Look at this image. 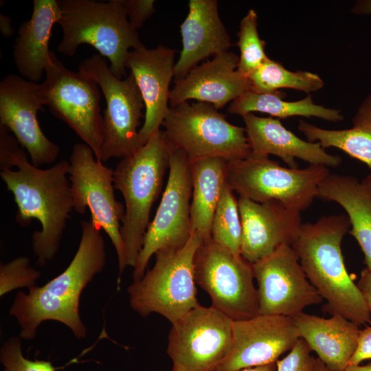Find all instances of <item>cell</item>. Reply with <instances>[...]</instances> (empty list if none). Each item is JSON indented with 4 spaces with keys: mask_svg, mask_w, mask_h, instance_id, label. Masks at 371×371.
<instances>
[{
    "mask_svg": "<svg viewBox=\"0 0 371 371\" xmlns=\"http://www.w3.org/2000/svg\"><path fill=\"white\" fill-rule=\"evenodd\" d=\"M69 168L67 160L47 169L34 166L9 129L0 126V175L17 205L18 224L25 227L33 219L41 224V230L32 235L33 251L41 267L58 252L74 210Z\"/></svg>",
    "mask_w": 371,
    "mask_h": 371,
    "instance_id": "cell-1",
    "label": "cell"
},
{
    "mask_svg": "<svg viewBox=\"0 0 371 371\" xmlns=\"http://www.w3.org/2000/svg\"><path fill=\"white\" fill-rule=\"evenodd\" d=\"M82 235L78 249L68 267L43 286L34 285L28 293L17 292L9 313L20 328L19 337L32 340L39 325L47 320L66 325L78 339L87 336L80 316L82 292L101 272L106 261L104 240L91 220L81 222Z\"/></svg>",
    "mask_w": 371,
    "mask_h": 371,
    "instance_id": "cell-2",
    "label": "cell"
},
{
    "mask_svg": "<svg viewBox=\"0 0 371 371\" xmlns=\"http://www.w3.org/2000/svg\"><path fill=\"white\" fill-rule=\"evenodd\" d=\"M350 229L344 214L323 216L302 223L291 247L308 280L326 301L328 311L360 326L370 323L371 317L344 264L341 242Z\"/></svg>",
    "mask_w": 371,
    "mask_h": 371,
    "instance_id": "cell-3",
    "label": "cell"
},
{
    "mask_svg": "<svg viewBox=\"0 0 371 371\" xmlns=\"http://www.w3.org/2000/svg\"><path fill=\"white\" fill-rule=\"evenodd\" d=\"M58 21L63 38L58 50L72 56L81 44L93 47L107 58L110 70L119 79L126 76L129 49L144 46L137 30L128 21L122 0H58Z\"/></svg>",
    "mask_w": 371,
    "mask_h": 371,
    "instance_id": "cell-4",
    "label": "cell"
},
{
    "mask_svg": "<svg viewBox=\"0 0 371 371\" xmlns=\"http://www.w3.org/2000/svg\"><path fill=\"white\" fill-rule=\"evenodd\" d=\"M170 146L161 130L155 133L136 153L122 160L113 170L115 189L125 203L121 235L127 254V265L134 267L150 224L153 205L161 190L169 168Z\"/></svg>",
    "mask_w": 371,
    "mask_h": 371,
    "instance_id": "cell-5",
    "label": "cell"
},
{
    "mask_svg": "<svg viewBox=\"0 0 371 371\" xmlns=\"http://www.w3.org/2000/svg\"><path fill=\"white\" fill-rule=\"evenodd\" d=\"M202 241L192 232L182 247L158 251L153 268L127 289L131 308L142 317L157 313L173 324L197 306L194 258Z\"/></svg>",
    "mask_w": 371,
    "mask_h": 371,
    "instance_id": "cell-6",
    "label": "cell"
},
{
    "mask_svg": "<svg viewBox=\"0 0 371 371\" xmlns=\"http://www.w3.org/2000/svg\"><path fill=\"white\" fill-rule=\"evenodd\" d=\"M329 174L324 166L293 169L268 156L250 153L245 158L227 161L226 183L239 196L257 203L275 200L302 212L313 203L319 185Z\"/></svg>",
    "mask_w": 371,
    "mask_h": 371,
    "instance_id": "cell-7",
    "label": "cell"
},
{
    "mask_svg": "<svg viewBox=\"0 0 371 371\" xmlns=\"http://www.w3.org/2000/svg\"><path fill=\"white\" fill-rule=\"evenodd\" d=\"M161 126L170 146L184 152L190 163L209 157L230 161L251 153L245 128L227 122L208 103L185 102L170 106Z\"/></svg>",
    "mask_w": 371,
    "mask_h": 371,
    "instance_id": "cell-8",
    "label": "cell"
},
{
    "mask_svg": "<svg viewBox=\"0 0 371 371\" xmlns=\"http://www.w3.org/2000/svg\"><path fill=\"white\" fill-rule=\"evenodd\" d=\"M78 72L98 83L106 100L99 160L104 163L136 153L144 146L137 128L145 106L133 74L117 78L99 54L81 62Z\"/></svg>",
    "mask_w": 371,
    "mask_h": 371,
    "instance_id": "cell-9",
    "label": "cell"
},
{
    "mask_svg": "<svg viewBox=\"0 0 371 371\" xmlns=\"http://www.w3.org/2000/svg\"><path fill=\"white\" fill-rule=\"evenodd\" d=\"M69 178L74 210L82 214L88 208L91 220L109 236L118 261L117 284L127 265V254L122 235L125 209L114 194L113 170L104 166L85 144L73 146L69 157Z\"/></svg>",
    "mask_w": 371,
    "mask_h": 371,
    "instance_id": "cell-10",
    "label": "cell"
},
{
    "mask_svg": "<svg viewBox=\"0 0 371 371\" xmlns=\"http://www.w3.org/2000/svg\"><path fill=\"white\" fill-rule=\"evenodd\" d=\"M196 284L210 296L212 306L233 321L258 315L252 265L212 238L203 240L194 258Z\"/></svg>",
    "mask_w": 371,
    "mask_h": 371,
    "instance_id": "cell-11",
    "label": "cell"
},
{
    "mask_svg": "<svg viewBox=\"0 0 371 371\" xmlns=\"http://www.w3.org/2000/svg\"><path fill=\"white\" fill-rule=\"evenodd\" d=\"M41 83L45 105L51 113L69 126L99 159L103 117L100 114L98 85L90 78L74 72L52 52V61Z\"/></svg>",
    "mask_w": 371,
    "mask_h": 371,
    "instance_id": "cell-12",
    "label": "cell"
},
{
    "mask_svg": "<svg viewBox=\"0 0 371 371\" xmlns=\"http://www.w3.org/2000/svg\"><path fill=\"white\" fill-rule=\"evenodd\" d=\"M169 175L159 207L146 230L133 267V281L140 280L158 251L182 247L189 240L192 193L190 163L181 150L170 147Z\"/></svg>",
    "mask_w": 371,
    "mask_h": 371,
    "instance_id": "cell-13",
    "label": "cell"
},
{
    "mask_svg": "<svg viewBox=\"0 0 371 371\" xmlns=\"http://www.w3.org/2000/svg\"><path fill=\"white\" fill-rule=\"evenodd\" d=\"M233 320L199 304L172 324L167 353L179 371H216L232 345Z\"/></svg>",
    "mask_w": 371,
    "mask_h": 371,
    "instance_id": "cell-14",
    "label": "cell"
},
{
    "mask_svg": "<svg viewBox=\"0 0 371 371\" xmlns=\"http://www.w3.org/2000/svg\"><path fill=\"white\" fill-rule=\"evenodd\" d=\"M252 268L258 284V314L294 317L323 300L290 245L280 247Z\"/></svg>",
    "mask_w": 371,
    "mask_h": 371,
    "instance_id": "cell-15",
    "label": "cell"
},
{
    "mask_svg": "<svg viewBox=\"0 0 371 371\" xmlns=\"http://www.w3.org/2000/svg\"><path fill=\"white\" fill-rule=\"evenodd\" d=\"M45 105L41 84L15 74L0 82V124L14 134L36 167L53 164L60 153L58 146L43 133L37 119Z\"/></svg>",
    "mask_w": 371,
    "mask_h": 371,
    "instance_id": "cell-16",
    "label": "cell"
},
{
    "mask_svg": "<svg viewBox=\"0 0 371 371\" xmlns=\"http://www.w3.org/2000/svg\"><path fill=\"white\" fill-rule=\"evenodd\" d=\"M300 339L293 317L258 314L234 320L230 350L216 371H239L276 362Z\"/></svg>",
    "mask_w": 371,
    "mask_h": 371,
    "instance_id": "cell-17",
    "label": "cell"
},
{
    "mask_svg": "<svg viewBox=\"0 0 371 371\" xmlns=\"http://www.w3.org/2000/svg\"><path fill=\"white\" fill-rule=\"evenodd\" d=\"M242 225L240 255L253 265L283 245L291 246L302 225L301 212L272 200L238 199Z\"/></svg>",
    "mask_w": 371,
    "mask_h": 371,
    "instance_id": "cell-18",
    "label": "cell"
},
{
    "mask_svg": "<svg viewBox=\"0 0 371 371\" xmlns=\"http://www.w3.org/2000/svg\"><path fill=\"white\" fill-rule=\"evenodd\" d=\"M176 50L158 45L148 49L144 45L130 51L126 67L130 70L142 94L145 106L144 122L139 130L144 145L160 126L170 107V83L174 77Z\"/></svg>",
    "mask_w": 371,
    "mask_h": 371,
    "instance_id": "cell-19",
    "label": "cell"
},
{
    "mask_svg": "<svg viewBox=\"0 0 371 371\" xmlns=\"http://www.w3.org/2000/svg\"><path fill=\"white\" fill-rule=\"evenodd\" d=\"M238 61L236 54L227 51L196 65L183 78L175 80L170 93V107L196 100L219 109L249 91L247 76L237 70Z\"/></svg>",
    "mask_w": 371,
    "mask_h": 371,
    "instance_id": "cell-20",
    "label": "cell"
},
{
    "mask_svg": "<svg viewBox=\"0 0 371 371\" xmlns=\"http://www.w3.org/2000/svg\"><path fill=\"white\" fill-rule=\"evenodd\" d=\"M180 32L182 49L175 65V80L185 77L201 60L227 52L232 45L216 0H190Z\"/></svg>",
    "mask_w": 371,
    "mask_h": 371,
    "instance_id": "cell-21",
    "label": "cell"
},
{
    "mask_svg": "<svg viewBox=\"0 0 371 371\" xmlns=\"http://www.w3.org/2000/svg\"><path fill=\"white\" fill-rule=\"evenodd\" d=\"M251 153L262 156L279 157L290 168L297 169L295 159L310 164L337 167L339 155H330L319 143L305 141L286 128L279 119L258 117L254 113L243 116Z\"/></svg>",
    "mask_w": 371,
    "mask_h": 371,
    "instance_id": "cell-22",
    "label": "cell"
},
{
    "mask_svg": "<svg viewBox=\"0 0 371 371\" xmlns=\"http://www.w3.org/2000/svg\"><path fill=\"white\" fill-rule=\"evenodd\" d=\"M300 336L330 371L349 364L358 343L359 326L339 314L324 318L304 313L293 317Z\"/></svg>",
    "mask_w": 371,
    "mask_h": 371,
    "instance_id": "cell-23",
    "label": "cell"
},
{
    "mask_svg": "<svg viewBox=\"0 0 371 371\" xmlns=\"http://www.w3.org/2000/svg\"><path fill=\"white\" fill-rule=\"evenodd\" d=\"M62 10L56 0H34L31 18L22 23L13 45V58L19 72L37 82L52 61L49 43L52 27Z\"/></svg>",
    "mask_w": 371,
    "mask_h": 371,
    "instance_id": "cell-24",
    "label": "cell"
},
{
    "mask_svg": "<svg viewBox=\"0 0 371 371\" xmlns=\"http://www.w3.org/2000/svg\"><path fill=\"white\" fill-rule=\"evenodd\" d=\"M317 197L344 209L349 233L363 253L366 268L371 269V175L359 181L352 176L329 174L319 185Z\"/></svg>",
    "mask_w": 371,
    "mask_h": 371,
    "instance_id": "cell-25",
    "label": "cell"
},
{
    "mask_svg": "<svg viewBox=\"0 0 371 371\" xmlns=\"http://www.w3.org/2000/svg\"><path fill=\"white\" fill-rule=\"evenodd\" d=\"M227 161L209 157L190 163L192 193L190 204L191 232L203 240L211 238V225L226 183Z\"/></svg>",
    "mask_w": 371,
    "mask_h": 371,
    "instance_id": "cell-26",
    "label": "cell"
},
{
    "mask_svg": "<svg viewBox=\"0 0 371 371\" xmlns=\"http://www.w3.org/2000/svg\"><path fill=\"white\" fill-rule=\"evenodd\" d=\"M352 122L350 128L328 130L300 120L298 129L308 142H318L324 148L340 149L371 170V93L361 102Z\"/></svg>",
    "mask_w": 371,
    "mask_h": 371,
    "instance_id": "cell-27",
    "label": "cell"
},
{
    "mask_svg": "<svg viewBox=\"0 0 371 371\" xmlns=\"http://www.w3.org/2000/svg\"><path fill=\"white\" fill-rule=\"evenodd\" d=\"M285 94L278 91L273 93H256L247 91L233 100L227 108L228 113L242 117L254 112L269 114L277 119L292 116L316 117L330 122L341 121L340 110L316 104L311 95L297 101L284 100Z\"/></svg>",
    "mask_w": 371,
    "mask_h": 371,
    "instance_id": "cell-28",
    "label": "cell"
},
{
    "mask_svg": "<svg viewBox=\"0 0 371 371\" xmlns=\"http://www.w3.org/2000/svg\"><path fill=\"white\" fill-rule=\"evenodd\" d=\"M247 78L250 91L265 93L282 88L293 89L306 93L320 90L324 82L316 74L309 71H291L277 61L269 58L252 71Z\"/></svg>",
    "mask_w": 371,
    "mask_h": 371,
    "instance_id": "cell-29",
    "label": "cell"
},
{
    "mask_svg": "<svg viewBox=\"0 0 371 371\" xmlns=\"http://www.w3.org/2000/svg\"><path fill=\"white\" fill-rule=\"evenodd\" d=\"M210 234L215 243L240 255L242 225L238 203L227 183L214 214Z\"/></svg>",
    "mask_w": 371,
    "mask_h": 371,
    "instance_id": "cell-30",
    "label": "cell"
},
{
    "mask_svg": "<svg viewBox=\"0 0 371 371\" xmlns=\"http://www.w3.org/2000/svg\"><path fill=\"white\" fill-rule=\"evenodd\" d=\"M236 44L240 51L237 70L247 76L269 58L265 51V43L260 38L258 31V15L250 9L241 19Z\"/></svg>",
    "mask_w": 371,
    "mask_h": 371,
    "instance_id": "cell-31",
    "label": "cell"
},
{
    "mask_svg": "<svg viewBox=\"0 0 371 371\" xmlns=\"http://www.w3.org/2000/svg\"><path fill=\"white\" fill-rule=\"evenodd\" d=\"M41 276L39 271L32 267L27 257H18L0 266V295L17 288H30Z\"/></svg>",
    "mask_w": 371,
    "mask_h": 371,
    "instance_id": "cell-32",
    "label": "cell"
},
{
    "mask_svg": "<svg viewBox=\"0 0 371 371\" xmlns=\"http://www.w3.org/2000/svg\"><path fill=\"white\" fill-rule=\"evenodd\" d=\"M0 361L3 371H56L58 369L49 361L25 357L21 339L17 337H11L3 342L0 350Z\"/></svg>",
    "mask_w": 371,
    "mask_h": 371,
    "instance_id": "cell-33",
    "label": "cell"
},
{
    "mask_svg": "<svg viewBox=\"0 0 371 371\" xmlns=\"http://www.w3.org/2000/svg\"><path fill=\"white\" fill-rule=\"evenodd\" d=\"M302 339H300L288 355L276 361V371H315L316 358Z\"/></svg>",
    "mask_w": 371,
    "mask_h": 371,
    "instance_id": "cell-34",
    "label": "cell"
},
{
    "mask_svg": "<svg viewBox=\"0 0 371 371\" xmlns=\"http://www.w3.org/2000/svg\"><path fill=\"white\" fill-rule=\"evenodd\" d=\"M129 23L136 30L155 12L154 0H122Z\"/></svg>",
    "mask_w": 371,
    "mask_h": 371,
    "instance_id": "cell-35",
    "label": "cell"
},
{
    "mask_svg": "<svg viewBox=\"0 0 371 371\" xmlns=\"http://www.w3.org/2000/svg\"><path fill=\"white\" fill-rule=\"evenodd\" d=\"M371 359V326L361 330L357 349L348 365H359Z\"/></svg>",
    "mask_w": 371,
    "mask_h": 371,
    "instance_id": "cell-36",
    "label": "cell"
},
{
    "mask_svg": "<svg viewBox=\"0 0 371 371\" xmlns=\"http://www.w3.org/2000/svg\"><path fill=\"white\" fill-rule=\"evenodd\" d=\"M371 317V269H363L357 284Z\"/></svg>",
    "mask_w": 371,
    "mask_h": 371,
    "instance_id": "cell-37",
    "label": "cell"
},
{
    "mask_svg": "<svg viewBox=\"0 0 371 371\" xmlns=\"http://www.w3.org/2000/svg\"><path fill=\"white\" fill-rule=\"evenodd\" d=\"M351 12L357 15H371V0H357Z\"/></svg>",
    "mask_w": 371,
    "mask_h": 371,
    "instance_id": "cell-38",
    "label": "cell"
},
{
    "mask_svg": "<svg viewBox=\"0 0 371 371\" xmlns=\"http://www.w3.org/2000/svg\"><path fill=\"white\" fill-rule=\"evenodd\" d=\"M11 19L9 16L0 14V32L3 36L10 37L12 36L14 30L11 27Z\"/></svg>",
    "mask_w": 371,
    "mask_h": 371,
    "instance_id": "cell-39",
    "label": "cell"
},
{
    "mask_svg": "<svg viewBox=\"0 0 371 371\" xmlns=\"http://www.w3.org/2000/svg\"><path fill=\"white\" fill-rule=\"evenodd\" d=\"M239 371H276V362L264 366L247 368Z\"/></svg>",
    "mask_w": 371,
    "mask_h": 371,
    "instance_id": "cell-40",
    "label": "cell"
},
{
    "mask_svg": "<svg viewBox=\"0 0 371 371\" xmlns=\"http://www.w3.org/2000/svg\"><path fill=\"white\" fill-rule=\"evenodd\" d=\"M342 371H371V363L364 366L348 365Z\"/></svg>",
    "mask_w": 371,
    "mask_h": 371,
    "instance_id": "cell-41",
    "label": "cell"
},
{
    "mask_svg": "<svg viewBox=\"0 0 371 371\" xmlns=\"http://www.w3.org/2000/svg\"><path fill=\"white\" fill-rule=\"evenodd\" d=\"M315 371H330L325 364L318 358H316Z\"/></svg>",
    "mask_w": 371,
    "mask_h": 371,
    "instance_id": "cell-42",
    "label": "cell"
},
{
    "mask_svg": "<svg viewBox=\"0 0 371 371\" xmlns=\"http://www.w3.org/2000/svg\"><path fill=\"white\" fill-rule=\"evenodd\" d=\"M168 371H179V370H175V369H174V368H172L171 370H168Z\"/></svg>",
    "mask_w": 371,
    "mask_h": 371,
    "instance_id": "cell-43",
    "label": "cell"
}]
</instances>
